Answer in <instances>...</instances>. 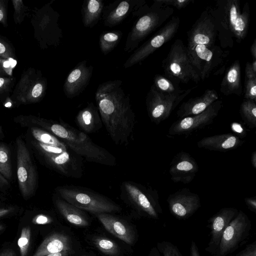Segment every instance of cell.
<instances>
[{"label": "cell", "instance_id": "6da1fadb", "mask_svg": "<svg viewBox=\"0 0 256 256\" xmlns=\"http://www.w3.org/2000/svg\"><path fill=\"white\" fill-rule=\"evenodd\" d=\"M95 98L102 124L113 142L127 146L132 138L136 116L122 81L108 80L100 84Z\"/></svg>", "mask_w": 256, "mask_h": 256}, {"label": "cell", "instance_id": "7a4b0ae2", "mask_svg": "<svg viewBox=\"0 0 256 256\" xmlns=\"http://www.w3.org/2000/svg\"><path fill=\"white\" fill-rule=\"evenodd\" d=\"M24 126H36L54 134L64 142L84 160L108 166L116 164L115 157L105 148L96 144L88 134L60 120L32 119L21 121Z\"/></svg>", "mask_w": 256, "mask_h": 256}, {"label": "cell", "instance_id": "3957f363", "mask_svg": "<svg viewBox=\"0 0 256 256\" xmlns=\"http://www.w3.org/2000/svg\"><path fill=\"white\" fill-rule=\"evenodd\" d=\"M32 144L51 168L68 178L82 176L84 159L74 152L60 138L44 129L32 127Z\"/></svg>", "mask_w": 256, "mask_h": 256}, {"label": "cell", "instance_id": "277c9868", "mask_svg": "<svg viewBox=\"0 0 256 256\" xmlns=\"http://www.w3.org/2000/svg\"><path fill=\"white\" fill-rule=\"evenodd\" d=\"M208 8L215 21L222 47L231 48L234 38L240 43L246 38L250 22L248 2L242 8L240 0H219Z\"/></svg>", "mask_w": 256, "mask_h": 256}, {"label": "cell", "instance_id": "5b68a950", "mask_svg": "<svg viewBox=\"0 0 256 256\" xmlns=\"http://www.w3.org/2000/svg\"><path fill=\"white\" fill-rule=\"evenodd\" d=\"M174 12L172 6L164 4L160 0H154L153 4L134 24L128 35L124 51L130 52L136 50L140 43L160 27Z\"/></svg>", "mask_w": 256, "mask_h": 256}, {"label": "cell", "instance_id": "8992f818", "mask_svg": "<svg viewBox=\"0 0 256 256\" xmlns=\"http://www.w3.org/2000/svg\"><path fill=\"white\" fill-rule=\"evenodd\" d=\"M57 195L76 208L96 214L118 212L120 208L106 196L87 188L63 186L56 188Z\"/></svg>", "mask_w": 256, "mask_h": 256}, {"label": "cell", "instance_id": "52a82bcc", "mask_svg": "<svg viewBox=\"0 0 256 256\" xmlns=\"http://www.w3.org/2000/svg\"><path fill=\"white\" fill-rule=\"evenodd\" d=\"M162 66L164 76L179 83L198 82L200 80L190 60L186 46L180 39L176 40L171 46Z\"/></svg>", "mask_w": 256, "mask_h": 256}, {"label": "cell", "instance_id": "ba28073f", "mask_svg": "<svg viewBox=\"0 0 256 256\" xmlns=\"http://www.w3.org/2000/svg\"><path fill=\"white\" fill-rule=\"evenodd\" d=\"M122 197L131 203L138 210L148 217L158 219L162 213L156 190L130 181L122 182Z\"/></svg>", "mask_w": 256, "mask_h": 256}, {"label": "cell", "instance_id": "9c48e42d", "mask_svg": "<svg viewBox=\"0 0 256 256\" xmlns=\"http://www.w3.org/2000/svg\"><path fill=\"white\" fill-rule=\"evenodd\" d=\"M16 148L18 187L23 198L28 199L37 188L38 172L28 149L20 138L16 140Z\"/></svg>", "mask_w": 256, "mask_h": 256}, {"label": "cell", "instance_id": "30bf717a", "mask_svg": "<svg viewBox=\"0 0 256 256\" xmlns=\"http://www.w3.org/2000/svg\"><path fill=\"white\" fill-rule=\"evenodd\" d=\"M251 228L248 216L242 210H238L224 232L214 256H226L234 252L248 238Z\"/></svg>", "mask_w": 256, "mask_h": 256}, {"label": "cell", "instance_id": "8fae6325", "mask_svg": "<svg viewBox=\"0 0 256 256\" xmlns=\"http://www.w3.org/2000/svg\"><path fill=\"white\" fill-rule=\"evenodd\" d=\"M180 24L178 16H174L154 36L134 50L124 64L126 68L140 63L157 49L160 48L177 33Z\"/></svg>", "mask_w": 256, "mask_h": 256}, {"label": "cell", "instance_id": "7c38bea8", "mask_svg": "<svg viewBox=\"0 0 256 256\" xmlns=\"http://www.w3.org/2000/svg\"><path fill=\"white\" fill-rule=\"evenodd\" d=\"M194 88L188 89L182 94L175 96L163 94L152 85L146 98V107L150 120L158 124L167 119L172 112Z\"/></svg>", "mask_w": 256, "mask_h": 256}, {"label": "cell", "instance_id": "4fadbf2b", "mask_svg": "<svg viewBox=\"0 0 256 256\" xmlns=\"http://www.w3.org/2000/svg\"><path fill=\"white\" fill-rule=\"evenodd\" d=\"M222 106V101L218 100L198 114L179 118L171 125L168 134L188 135L210 124L218 116Z\"/></svg>", "mask_w": 256, "mask_h": 256}, {"label": "cell", "instance_id": "5bb4252c", "mask_svg": "<svg viewBox=\"0 0 256 256\" xmlns=\"http://www.w3.org/2000/svg\"><path fill=\"white\" fill-rule=\"evenodd\" d=\"M144 0H125L116 1L104 8L102 16L104 26H114L125 19L130 12L141 16L148 8Z\"/></svg>", "mask_w": 256, "mask_h": 256}, {"label": "cell", "instance_id": "9a60e30c", "mask_svg": "<svg viewBox=\"0 0 256 256\" xmlns=\"http://www.w3.org/2000/svg\"><path fill=\"white\" fill-rule=\"evenodd\" d=\"M171 214L178 220L192 216L201 206L198 195L184 188L169 195L166 200Z\"/></svg>", "mask_w": 256, "mask_h": 256}, {"label": "cell", "instance_id": "2e32d148", "mask_svg": "<svg viewBox=\"0 0 256 256\" xmlns=\"http://www.w3.org/2000/svg\"><path fill=\"white\" fill-rule=\"evenodd\" d=\"M238 212V210L234 208H224L208 220L210 238L205 250L212 256L218 247L224 232Z\"/></svg>", "mask_w": 256, "mask_h": 256}, {"label": "cell", "instance_id": "e0dca14e", "mask_svg": "<svg viewBox=\"0 0 256 256\" xmlns=\"http://www.w3.org/2000/svg\"><path fill=\"white\" fill-rule=\"evenodd\" d=\"M93 69V66L89 65L86 60H84L78 63L70 72L63 87L66 98H74L84 90L90 81Z\"/></svg>", "mask_w": 256, "mask_h": 256}, {"label": "cell", "instance_id": "ac0fdd59", "mask_svg": "<svg viewBox=\"0 0 256 256\" xmlns=\"http://www.w3.org/2000/svg\"><path fill=\"white\" fill-rule=\"evenodd\" d=\"M198 170V164L190 154L182 151L176 154L170 164L169 173L175 182L190 183Z\"/></svg>", "mask_w": 256, "mask_h": 256}, {"label": "cell", "instance_id": "d6986e66", "mask_svg": "<svg viewBox=\"0 0 256 256\" xmlns=\"http://www.w3.org/2000/svg\"><path fill=\"white\" fill-rule=\"evenodd\" d=\"M218 98L216 91L208 89L200 96L190 98L182 103L176 112L177 116L182 118L198 114L206 110Z\"/></svg>", "mask_w": 256, "mask_h": 256}, {"label": "cell", "instance_id": "ffe728a7", "mask_svg": "<svg viewBox=\"0 0 256 256\" xmlns=\"http://www.w3.org/2000/svg\"><path fill=\"white\" fill-rule=\"evenodd\" d=\"M244 142L236 135L228 133L203 138L198 142L197 145L199 148L225 152L234 150Z\"/></svg>", "mask_w": 256, "mask_h": 256}, {"label": "cell", "instance_id": "44dd1931", "mask_svg": "<svg viewBox=\"0 0 256 256\" xmlns=\"http://www.w3.org/2000/svg\"><path fill=\"white\" fill-rule=\"evenodd\" d=\"M105 228L115 236L128 244L134 240V232L124 220L106 213L96 214Z\"/></svg>", "mask_w": 256, "mask_h": 256}, {"label": "cell", "instance_id": "7402d4cb", "mask_svg": "<svg viewBox=\"0 0 256 256\" xmlns=\"http://www.w3.org/2000/svg\"><path fill=\"white\" fill-rule=\"evenodd\" d=\"M76 122L82 131L86 134L98 131L102 125L98 108L92 102L78 113Z\"/></svg>", "mask_w": 256, "mask_h": 256}, {"label": "cell", "instance_id": "603a6c76", "mask_svg": "<svg viewBox=\"0 0 256 256\" xmlns=\"http://www.w3.org/2000/svg\"><path fill=\"white\" fill-rule=\"evenodd\" d=\"M71 249L70 238L65 234L56 232L44 240L33 256H44L52 253L70 252Z\"/></svg>", "mask_w": 256, "mask_h": 256}, {"label": "cell", "instance_id": "cb8c5ba5", "mask_svg": "<svg viewBox=\"0 0 256 256\" xmlns=\"http://www.w3.org/2000/svg\"><path fill=\"white\" fill-rule=\"evenodd\" d=\"M220 90L226 96H242V87L239 60H235L227 70L221 82Z\"/></svg>", "mask_w": 256, "mask_h": 256}, {"label": "cell", "instance_id": "d4e9b609", "mask_svg": "<svg viewBox=\"0 0 256 256\" xmlns=\"http://www.w3.org/2000/svg\"><path fill=\"white\" fill-rule=\"evenodd\" d=\"M54 202L60 212L70 224L80 226L88 225L86 216L82 210L66 202L58 195L54 198Z\"/></svg>", "mask_w": 256, "mask_h": 256}, {"label": "cell", "instance_id": "484cf974", "mask_svg": "<svg viewBox=\"0 0 256 256\" xmlns=\"http://www.w3.org/2000/svg\"><path fill=\"white\" fill-rule=\"evenodd\" d=\"M104 8L102 0H85L82 8V18L84 26L92 28L99 21Z\"/></svg>", "mask_w": 256, "mask_h": 256}, {"label": "cell", "instance_id": "4316f807", "mask_svg": "<svg viewBox=\"0 0 256 256\" xmlns=\"http://www.w3.org/2000/svg\"><path fill=\"white\" fill-rule=\"evenodd\" d=\"M179 84L164 75L157 74L154 78L152 86L156 90L163 94L178 96L186 90L182 89Z\"/></svg>", "mask_w": 256, "mask_h": 256}, {"label": "cell", "instance_id": "83f0119b", "mask_svg": "<svg viewBox=\"0 0 256 256\" xmlns=\"http://www.w3.org/2000/svg\"><path fill=\"white\" fill-rule=\"evenodd\" d=\"M122 36L120 30L105 32L99 38V45L102 52L106 55L112 52L118 44Z\"/></svg>", "mask_w": 256, "mask_h": 256}, {"label": "cell", "instance_id": "f1b7e54d", "mask_svg": "<svg viewBox=\"0 0 256 256\" xmlns=\"http://www.w3.org/2000/svg\"><path fill=\"white\" fill-rule=\"evenodd\" d=\"M240 112L245 124L250 128L256 127V104L253 100L244 99L240 104Z\"/></svg>", "mask_w": 256, "mask_h": 256}, {"label": "cell", "instance_id": "f546056e", "mask_svg": "<svg viewBox=\"0 0 256 256\" xmlns=\"http://www.w3.org/2000/svg\"><path fill=\"white\" fill-rule=\"evenodd\" d=\"M0 174L6 178L12 177V165L9 148L5 144L0 143Z\"/></svg>", "mask_w": 256, "mask_h": 256}, {"label": "cell", "instance_id": "4dcf8cb0", "mask_svg": "<svg viewBox=\"0 0 256 256\" xmlns=\"http://www.w3.org/2000/svg\"><path fill=\"white\" fill-rule=\"evenodd\" d=\"M94 244L102 253L111 256L119 254L120 248L116 243L104 237H98L94 240Z\"/></svg>", "mask_w": 256, "mask_h": 256}, {"label": "cell", "instance_id": "1f68e13d", "mask_svg": "<svg viewBox=\"0 0 256 256\" xmlns=\"http://www.w3.org/2000/svg\"><path fill=\"white\" fill-rule=\"evenodd\" d=\"M31 231L30 226H26L22 228L21 234L18 241L20 256H26L30 246Z\"/></svg>", "mask_w": 256, "mask_h": 256}, {"label": "cell", "instance_id": "d6a6232c", "mask_svg": "<svg viewBox=\"0 0 256 256\" xmlns=\"http://www.w3.org/2000/svg\"><path fill=\"white\" fill-rule=\"evenodd\" d=\"M156 248L163 256H182L178 247L170 242H158Z\"/></svg>", "mask_w": 256, "mask_h": 256}, {"label": "cell", "instance_id": "836d02e7", "mask_svg": "<svg viewBox=\"0 0 256 256\" xmlns=\"http://www.w3.org/2000/svg\"><path fill=\"white\" fill-rule=\"evenodd\" d=\"M244 98L256 102V77H245Z\"/></svg>", "mask_w": 256, "mask_h": 256}, {"label": "cell", "instance_id": "e575fe53", "mask_svg": "<svg viewBox=\"0 0 256 256\" xmlns=\"http://www.w3.org/2000/svg\"><path fill=\"white\" fill-rule=\"evenodd\" d=\"M164 4L175 7L178 9L184 8L190 2H194L193 0H160Z\"/></svg>", "mask_w": 256, "mask_h": 256}, {"label": "cell", "instance_id": "d590c367", "mask_svg": "<svg viewBox=\"0 0 256 256\" xmlns=\"http://www.w3.org/2000/svg\"><path fill=\"white\" fill-rule=\"evenodd\" d=\"M235 256H256V241L246 245Z\"/></svg>", "mask_w": 256, "mask_h": 256}, {"label": "cell", "instance_id": "8d00e7d4", "mask_svg": "<svg viewBox=\"0 0 256 256\" xmlns=\"http://www.w3.org/2000/svg\"><path fill=\"white\" fill-rule=\"evenodd\" d=\"M52 220L49 216L44 214H38L34 218L32 222L34 224H45L50 223Z\"/></svg>", "mask_w": 256, "mask_h": 256}, {"label": "cell", "instance_id": "74e56055", "mask_svg": "<svg viewBox=\"0 0 256 256\" xmlns=\"http://www.w3.org/2000/svg\"><path fill=\"white\" fill-rule=\"evenodd\" d=\"M244 202L248 208L251 212L256 213V197L246 198Z\"/></svg>", "mask_w": 256, "mask_h": 256}, {"label": "cell", "instance_id": "f35d334b", "mask_svg": "<svg viewBox=\"0 0 256 256\" xmlns=\"http://www.w3.org/2000/svg\"><path fill=\"white\" fill-rule=\"evenodd\" d=\"M245 77H256V74L253 71L251 64L250 62H246L245 67Z\"/></svg>", "mask_w": 256, "mask_h": 256}, {"label": "cell", "instance_id": "ab89813d", "mask_svg": "<svg viewBox=\"0 0 256 256\" xmlns=\"http://www.w3.org/2000/svg\"><path fill=\"white\" fill-rule=\"evenodd\" d=\"M42 86L40 84H36L32 90V96L34 98H38L40 96L42 92Z\"/></svg>", "mask_w": 256, "mask_h": 256}, {"label": "cell", "instance_id": "60d3db41", "mask_svg": "<svg viewBox=\"0 0 256 256\" xmlns=\"http://www.w3.org/2000/svg\"><path fill=\"white\" fill-rule=\"evenodd\" d=\"M190 256H201L196 243L192 241L190 246Z\"/></svg>", "mask_w": 256, "mask_h": 256}, {"label": "cell", "instance_id": "b9f144b4", "mask_svg": "<svg viewBox=\"0 0 256 256\" xmlns=\"http://www.w3.org/2000/svg\"><path fill=\"white\" fill-rule=\"evenodd\" d=\"M9 186L8 180L0 174V190L8 188Z\"/></svg>", "mask_w": 256, "mask_h": 256}, {"label": "cell", "instance_id": "7bdbcfd3", "mask_svg": "<svg viewBox=\"0 0 256 256\" xmlns=\"http://www.w3.org/2000/svg\"><path fill=\"white\" fill-rule=\"evenodd\" d=\"M0 256H16V254L12 250L6 249L0 254Z\"/></svg>", "mask_w": 256, "mask_h": 256}, {"label": "cell", "instance_id": "ee69618b", "mask_svg": "<svg viewBox=\"0 0 256 256\" xmlns=\"http://www.w3.org/2000/svg\"><path fill=\"white\" fill-rule=\"evenodd\" d=\"M253 60H256V39H254L250 48Z\"/></svg>", "mask_w": 256, "mask_h": 256}, {"label": "cell", "instance_id": "f6af8a7d", "mask_svg": "<svg viewBox=\"0 0 256 256\" xmlns=\"http://www.w3.org/2000/svg\"><path fill=\"white\" fill-rule=\"evenodd\" d=\"M70 252V251H64L58 252L50 254L44 256H68Z\"/></svg>", "mask_w": 256, "mask_h": 256}, {"label": "cell", "instance_id": "bcb514c9", "mask_svg": "<svg viewBox=\"0 0 256 256\" xmlns=\"http://www.w3.org/2000/svg\"><path fill=\"white\" fill-rule=\"evenodd\" d=\"M12 208H0V218L3 217L8 214L12 210Z\"/></svg>", "mask_w": 256, "mask_h": 256}, {"label": "cell", "instance_id": "7dc6e473", "mask_svg": "<svg viewBox=\"0 0 256 256\" xmlns=\"http://www.w3.org/2000/svg\"><path fill=\"white\" fill-rule=\"evenodd\" d=\"M250 162L252 166L256 169V152L255 150L252 154Z\"/></svg>", "mask_w": 256, "mask_h": 256}, {"label": "cell", "instance_id": "c3c4849f", "mask_svg": "<svg viewBox=\"0 0 256 256\" xmlns=\"http://www.w3.org/2000/svg\"><path fill=\"white\" fill-rule=\"evenodd\" d=\"M148 256H161L157 248H154L152 249Z\"/></svg>", "mask_w": 256, "mask_h": 256}, {"label": "cell", "instance_id": "681fc988", "mask_svg": "<svg viewBox=\"0 0 256 256\" xmlns=\"http://www.w3.org/2000/svg\"><path fill=\"white\" fill-rule=\"evenodd\" d=\"M250 64L253 71L256 74V60H253Z\"/></svg>", "mask_w": 256, "mask_h": 256}, {"label": "cell", "instance_id": "f907efd6", "mask_svg": "<svg viewBox=\"0 0 256 256\" xmlns=\"http://www.w3.org/2000/svg\"><path fill=\"white\" fill-rule=\"evenodd\" d=\"M8 61L12 68L14 67L16 64V61L12 58H10Z\"/></svg>", "mask_w": 256, "mask_h": 256}, {"label": "cell", "instance_id": "816d5d0a", "mask_svg": "<svg viewBox=\"0 0 256 256\" xmlns=\"http://www.w3.org/2000/svg\"><path fill=\"white\" fill-rule=\"evenodd\" d=\"M6 50L5 46L4 44L0 43V54L4 53Z\"/></svg>", "mask_w": 256, "mask_h": 256}, {"label": "cell", "instance_id": "f5cc1de1", "mask_svg": "<svg viewBox=\"0 0 256 256\" xmlns=\"http://www.w3.org/2000/svg\"><path fill=\"white\" fill-rule=\"evenodd\" d=\"M10 66V63L8 60L6 61L4 63V66L5 68H8Z\"/></svg>", "mask_w": 256, "mask_h": 256}, {"label": "cell", "instance_id": "db71d44e", "mask_svg": "<svg viewBox=\"0 0 256 256\" xmlns=\"http://www.w3.org/2000/svg\"><path fill=\"white\" fill-rule=\"evenodd\" d=\"M4 78H0V86H2L4 84Z\"/></svg>", "mask_w": 256, "mask_h": 256}, {"label": "cell", "instance_id": "11a10c76", "mask_svg": "<svg viewBox=\"0 0 256 256\" xmlns=\"http://www.w3.org/2000/svg\"><path fill=\"white\" fill-rule=\"evenodd\" d=\"M3 12L2 10H0V20L3 18Z\"/></svg>", "mask_w": 256, "mask_h": 256}, {"label": "cell", "instance_id": "9f6ffc18", "mask_svg": "<svg viewBox=\"0 0 256 256\" xmlns=\"http://www.w3.org/2000/svg\"><path fill=\"white\" fill-rule=\"evenodd\" d=\"M11 106V103L10 102H8L6 103V104H5V106L6 107H8V106Z\"/></svg>", "mask_w": 256, "mask_h": 256}, {"label": "cell", "instance_id": "6f0895ef", "mask_svg": "<svg viewBox=\"0 0 256 256\" xmlns=\"http://www.w3.org/2000/svg\"><path fill=\"white\" fill-rule=\"evenodd\" d=\"M4 229V226L0 224V231Z\"/></svg>", "mask_w": 256, "mask_h": 256}, {"label": "cell", "instance_id": "680465c9", "mask_svg": "<svg viewBox=\"0 0 256 256\" xmlns=\"http://www.w3.org/2000/svg\"><path fill=\"white\" fill-rule=\"evenodd\" d=\"M2 133V127L0 126V134Z\"/></svg>", "mask_w": 256, "mask_h": 256}]
</instances>
